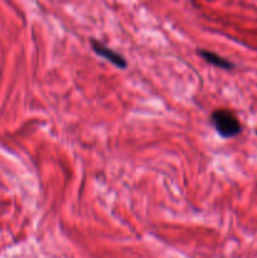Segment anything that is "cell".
Masks as SVG:
<instances>
[{"instance_id": "6da1fadb", "label": "cell", "mask_w": 257, "mask_h": 258, "mask_svg": "<svg viewBox=\"0 0 257 258\" xmlns=\"http://www.w3.org/2000/svg\"><path fill=\"white\" fill-rule=\"evenodd\" d=\"M211 122L218 135L223 139H232L241 134L242 126L234 112L227 108H218L211 115Z\"/></svg>"}, {"instance_id": "3957f363", "label": "cell", "mask_w": 257, "mask_h": 258, "mask_svg": "<svg viewBox=\"0 0 257 258\" xmlns=\"http://www.w3.org/2000/svg\"><path fill=\"white\" fill-rule=\"evenodd\" d=\"M198 54L201 55L206 62L211 63V64L216 66V67L223 68V70H232V68H233V64H232L228 59H226V58L221 57V55L216 54V53L213 52H209V50L206 49H199Z\"/></svg>"}, {"instance_id": "7a4b0ae2", "label": "cell", "mask_w": 257, "mask_h": 258, "mask_svg": "<svg viewBox=\"0 0 257 258\" xmlns=\"http://www.w3.org/2000/svg\"><path fill=\"white\" fill-rule=\"evenodd\" d=\"M91 45H92V49L95 50L96 54H98L100 57L105 58L106 60L112 63L116 67L121 68V70H125L127 67V62L123 58V55H121L120 53L115 52L113 49L108 48L107 45H105L103 43L98 42L96 39H91Z\"/></svg>"}]
</instances>
